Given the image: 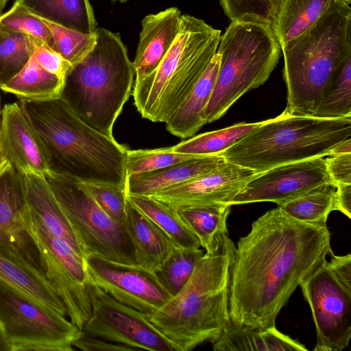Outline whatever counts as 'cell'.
Segmentation results:
<instances>
[{
	"label": "cell",
	"mask_w": 351,
	"mask_h": 351,
	"mask_svg": "<svg viewBox=\"0 0 351 351\" xmlns=\"http://www.w3.org/2000/svg\"><path fill=\"white\" fill-rule=\"evenodd\" d=\"M86 287L91 313L82 329L83 332L128 346L135 350L176 351L151 323L149 314L118 302L89 278Z\"/></svg>",
	"instance_id": "13"
},
{
	"label": "cell",
	"mask_w": 351,
	"mask_h": 351,
	"mask_svg": "<svg viewBox=\"0 0 351 351\" xmlns=\"http://www.w3.org/2000/svg\"><path fill=\"white\" fill-rule=\"evenodd\" d=\"M82 330L66 316L0 286V337L4 351H73Z\"/></svg>",
	"instance_id": "11"
},
{
	"label": "cell",
	"mask_w": 351,
	"mask_h": 351,
	"mask_svg": "<svg viewBox=\"0 0 351 351\" xmlns=\"http://www.w3.org/2000/svg\"><path fill=\"white\" fill-rule=\"evenodd\" d=\"M220 58L217 52L188 97L165 122L171 134L184 139L206 124L205 110L215 87Z\"/></svg>",
	"instance_id": "24"
},
{
	"label": "cell",
	"mask_w": 351,
	"mask_h": 351,
	"mask_svg": "<svg viewBox=\"0 0 351 351\" xmlns=\"http://www.w3.org/2000/svg\"><path fill=\"white\" fill-rule=\"evenodd\" d=\"M0 107H1V106H0ZM1 108H0V116H1Z\"/></svg>",
	"instance_id": "51"
},
{
	"label": "cell",
	"mask_w": 351,
	"mask_h": 351,
	"mask_svg": "<svg viewBox=\"0 0 351 351\" xmlns=\"http://www.w3.org/2000/svg\"><path fill=\"white\" fill-rule=\"evenodd\" d=\"M351 154V138L346 139L335 145L329 156Z\"/></svg>",
	"instance_id": "45"
},
{
	"label": "cell",
	"mask_w": 351,
	"mask_h": 351,
	"mask_svg": "<svg viewBox=\"0 0 351 351\" xmlns=\"http://www.w3.org/2000/svg\"><path fill=\"white\" fill-rule=\"evenodd\" d=\"M0 29L32 36L55 51L51 30L42 19L21 5H14L0 16Z\"/></svg>",
	"instance_id": "37"
},
{
	"label": "cell",
	"mask_w": 351,
	"mask_h": 351,
	"mask_svg": "<svg viewBox=\"0 0 351 351\" xmlns=\"http://www.w3.org/2000/svg\"><path fill=\"white\" fill-rule=\"evenodd\" d=\"M27 204L47 230L66 243L80 257L86 255L44 175L23 174Z\"/></svg>",
	"instance_id": "20"
},
{
	"label": "cell",
	"mask_w": 351,
	"mask_h": 351,
	"mask_svg": "<svg viewBox=\"0 0 351 351\" xmlns=\"http://www.w3.org/2000/svg\"><path fill=\"white\" fill-rule=\"evenodd\" d=\"M351 138V117L291 116L284 112L263 122L221 152L226 161L263 173L295 162L329 156Z\"/></svg>",
	"instance_id": "6"
},
{
	"label": "cell",
	"mask_w": 351,
	"mask_h": 351,
	"mask_svg": "<svg viewBox=\"0 0 351 351\" xmlns=\"http://www.w3.org/2000/svg\"><path fill=\"white\" fill-rule=\"evenodd\" d=\"M64 79L45 70L34 56L22 70L0 86L20 100L43 101L60 97Z\"/></svg>",
	"instance_id": "28"
},
{
	"label": "cell",
	"mask_w": 351,
	"mask_h": 351,
	"mask_svg": "<svg viewBox=\"0 0 351 351\" xmlns=\"http://www.w3.org/2000/svg\"><path fill=\"white\" fill-rule=\"evenodd\" d=\"M203 250L176 247L154 271L158 281L173 296L186 285L204 255Z\"/></svg>",
	"instance_id": "35"
},
{
	"label": "cell",
	"mask_w": 351,
	"mask_h": 351,
	"mask_svg": "<svg viewBox=\"0 0 351 351\" xmlns=\"http://www.w3.org/2000/svg\"><path fill=\"white\" fill-rule=\"evenodd\" d=\"M181 16L178 8L171 7L143 18L132 62L135 83L143 80L159 66L178 34Z\"/></svg>",
	"instance_id": "19"
},
{
	"label": "cell",
	"mask_w": 351,
	"mask_h": 351,
	"mask_svg": "<svg viewBox=\"0 0 351 351\" xmlns=\"http://www.w3.org/2000/svg\"><path fill=\"white\" fill-rule=\"evenodd\" d=\"M42 19L51 32L55 51L72 65L80 61L95 45V32L92 34H84Z\"/></svg>",
	"instance_id": "38"
},
{
	"label": "cell",
	"mask_w": 351,
	"mask_h": 351,
	"mask_svg": "<svg viewBox=\"0 0 351 351\" xmlns=\"http://www.w3.org/2000/svg\"><path fill=\"white\" fill-rule=\"evenodd\" d=\"M0 286L12 290L51 311L66 316L62 301L38 263L16 246L1 239Z\"/></svg>",
	"instance_id": "18"
},
{
	"label": "cell",
	"mask_w": 351,
	"mask_h": 351,
	"mask_svg": "<svg viewBox=\"0 0 351 351\" xmlns=\"http://www.w3.org/2000/svg\"><path fill=\"white\" fill-rule=\"evenodd\" d=\"M129 0H111L112 2L119 1L121 3H125Z\"/></svg>",
	"instance_id": "48"
},
{
	"label": "cell",
	"mask_w": 351,
	"mask_h": 351,
	"mask_svg": "<svg viewBox=\"0 0 351 351\" xmlns=\"http://www.w3.org/2000/svg\"><path fill=\"white\" fill-rule=\"evenodd\" d=\"M217 52L220 63L205 110L206 123L221 118L241 96L268 80L281 47L270 25L233 21L221 35Z\"/></svg>",
	"instance_id": "8"
},
{
	"label": "cell",
	"mask_w": 351,
	"mask_h": 351,
	"mask_svg": "<svg viewBox=\"0 0 351 351\" xmlns=\"http://www.w3.org/2000/svg\"><path fill=\"white\" fill-rule=\"evenodd\" d=\"M127 198L134 206L156 223L178 247L197 249L201 247L197 238L170 206L150 196L128 195Z\"/></svg>",
	"instance_id": "30"
},
{
	"label": "cell",
	"mask_w": 351,
	"mask_h": 351,
	"mask_svg": "<svg viewBox=\"0 0 351 351\" xmlns=\"http://www.w3.org/2000/svg\"><path fill=\"white\" fill-rule=\"evenodd\" d=\"M331 0H280L271 28L280 47L308 29Z\"/></svg>",
	"instance_id": "27"
},
{
	"label": "cell",
	"mask_w": 351,
	"mask_h": 351,
	"mask_svg": "<svg viewBox=\"0 0 351 351\" xmlns=\"http://www.w3.org/2000/svg\"><path fill=\"white\" fill-rule=\"evenodd\" d=\"M14 5L84 34H94L97 29V23L89 0H15Z\"/></svg>",
	"instance_id": "26"
},
{
	"label": "cell",
	"mask_w": 351,
	"mask_h": 351,
	"mask_svg": "<svg viewBox=\"0 0 351 351\" xmlns=\"http://www.w3.org/2000/svg\"><path fill=\"white\" fill-rule=\"evenodd\" d=\"M44 176L86 256L93 254L121 264L137 265L134 245L124 226L101 209L84 182L51 171Z\"/></svg>",
	"instance_id": "9"
},
{
	"label": "cell",
	"mask_w": 351,
	"mask_h": 351,
	"mask_svg": "<svg viewBox=\"0 0 351 351\" xmlns=\"http://www.w3.org/2000/svg\"><path fill=\"white\" fill-rule=\"evenodd\" d=\"M230 208L229 204L215 203L175 210L207 252L211 250L217 235L228 232L226 221Z\"/></svg>",
	"instance_id": "29"
},
{
	"label": "cell",
	"mask_w": 351,
	"mask_h": 351,
	"mask_svg": "<svg viewBox=\"0 0 351 351\" xmlns=\"http://www.w3.org/2000/svg\"><path fill=\"white\" fill-rule=\"evenodd\" d=\"M313 117H351V50L335 72Z\"/></svg>",
	"instance_id": "32"
},
{
	"label": "cell",
	"mask_w": 351,
	"mask_h": 351,
	"mask_svg": "<svg viewBox=\"0 0 351 351\" xmlns=\"http://www.w3.org/2000/svg\"><path fill=\"white\" fill-rule=\"evenodd\" d=\"M235 250L228 232L217 235L186 285L149 315L151 323L176 351L213 343L231 324L229 294Z\"/></svg>",
	"instance_id": "2"
},
{
	"label": "cell",
	"mask_w": 351,
	"mask_h": 351,
	"mask_svg": "<svg viewBox=\"0 0 351 351\" xmlns=\"http://www.w3.org/2000/svg\"><path fill=\"white\" fill-rule=\"evenodd\" d=\"M26 204L23 174L12 166L0 176V239L39 263L37 250L21 221Z\"/></svg>",
	"instance_id": "22"
},
{
	"label": "cell",
	"mask_w": 351,
	"mask_h": 351,
	"mask_svg": "<svg viewBox=\"0 0 351 351\" xmlns=\"http://www.w3.org/2000/svg\"><path fill=\"white\" fill-rule=\"evenodd\" d=\"M328 156L326 167L332 184H351V154Z\"/></svg>",
	"instance_id": "42"
},
{
	"label": "cell",
	"mask_w": 351,
	"mask_h": 351,
	"mask_svg": "<svg viewBox=\"0 0 351 351\" xmlns=\"http://www.w3.org/2000/svg\"><path fill=\"white\" fill-rule=\"evenodd\" d=\"M351 8L331 0L306 32L281 47L287 88L285 114L313 116L346 53L351 50Z\"/></svg>",
	"instance_id": "4"
},
{
	"label": "cell",
	"mask_w": 351,
	"mask_h": 351,
	"mask_svg": "<svg viewBox=\"0 0 351 351\" xmlns=\"http://www.w3.org/2000/svg\"><path fill=\"white\" fill-rule=\"evenodd\" d=\"M134 245L138 265L155 271L177 247L170 237L127 198L123 224Z\"/></svg>",
	"instance_id": "23"
},
{
	"label": "cell",
	"mask_w": 351,
	"mask_h": 351,
	"mask_svg": "<svg viewBox=\"0 0 351 351\" xmlns=\"http://www.w3.org/2000/svg\"><path fill=\"white\" fill-rule=\"evenodd\" d=\"M332 252L326 221H300L278 206L267 211L237 242L229 294L232 324L276 326L295 289Z\"/></svg>",
	"instance_id": "1"
},
{
	"label": "cell",
	"mask_w": 351,
	"mask_h": 351,
	"mask_svg": "<svg viewBox=\"0 0 351 351\" xmlns=\"http://www.w3.org/2000/svg\"><path fill=\"white\" fill-rule=\"evenodd\" d=\"M215 351H306L304 345L280 332L276 326L264 330L229 325L213 343Z\"/></svg>",
	"instance_id": "25"
},
{
	"label": "cell",
	"mask_w": 351,
	"mask_h": 351,
	"mask_svg": "<svg viewBox=\"0 0 351 351\" xmlns=\"http://www.w3.org/2000/svg\"><path fill=\"white\" fill-rule=\"evenodd\" d=\"M85 265L89 279L118 302L142 313L153 314L172 297L154 271L138 265L121 264L97 255H88Z\"/></svg>",
	"instance_id": "14"
},
{
	"label": "cell",
	"mask_w": 351,
	"mask_h": 351,
	"mask_svg": "<svg viewBox=\"0 0 351 351\" xmlns=\"http://www.w3.org/2000/svg\"><path fill=\"white\" fill-rule=\"evenodd\" d=\"M221 30L182 14L180 28L157 69L138 83L132 95L141 116L165 123L189 95L217 53Z\"/></svg>",
	"instance_id": "7"
},
{
	"label": "cell",
	"mask_w": 351,
	"mask_h": 351,
	"mask_svg": "<svg viewBox=\"0 0 351 351\" xmlns=\"http://www.w3.org/2000/svg\"><path fill=\"white\" fill-rule=\"evenodd\" d=\"M260 173L226 161L206 174L150 196L174 209L215 203L229 204Z\"/></svg>",
	"instance_id": "16"
},
{
	"label": "cell",
	"mask_w": 351,
	"mask_h": 351,
	"mask_svg": "<svg viewBox=\"0 0 351 351\" xmlns=\"http://www.w3.org/2000/svg\"><path fill=\"white\" fill-rule=\"evenodd\" d=\"M84 184L101 209L110 217L123 226L127 200L125 188L108 183Z\"/></svg>",
	"instance_id": "40"
},
{
	"label": "cell",
	"mask_w": 351,
	"mask_h": 351,
	"mask_svg": "<svg viewBox=\"0 0 351 351\" xmlns=\"http://www.w3.org/2000/svg\"><path fill=\"white\" fill-rule=\"evenodd\" d=\"M20 102L43 143L49 171L125 188V146L91 128L60 98Z\"/></svg>",
	"instance_id": "3"
},
{
	"label": "cell",
	"mask_w": 351,
	"mask_h": 351,
	"mask_svg": "<svg viewBox=\"0 0 351 351\" xmlns=\"http://www.w3.org/2000/svg\"><path fill=\"white\" fill-rule=\"evenodd\" d=\"M329 257L299 285L315 326L314 351H341L351 338V255Z\"/></svg>",
	"instance_id": "10"
},
{
	"label": "cell",
	"mask_w": 351,
	"mask_h": 351,
	"mask_svg": "<svg viewBox=\"0 0 351 351\" xmlns=\"http://www.w3.org/2000/svg\"><path fill=\"white\" fill-rule=\"evenodd\" d=\"M91 50L73 65L60 95L70 109L98 132L114 138V123L130 97L134 69L119 33L97 27Z\"/></svg>",
	"instance_id": "5"
},
{
	"label": "cell",
	"mask_w": 351,
	"mask_h": 351,
	"mask_svg": "<svg viewBox=\"0 0 351 351\" xmlns=\"http://www.w3.org/2000/svg\"><path fill=\"white\" fill-rule=\"evenodd\" d=\"M327 183L332 184L323 157L288 163L260 173L230 204L272 202L278 205Z\"/></svg>",
	"instance_id": "15"
},
{
	"label": "cell",
	"mask_w": 351,
	"mask_h": 351,
	"mask_svg": "<svg viewBox=\"0 0 351 351\" xmlns=\"http://www.w3.org/2000/svg\"><path fill=\"white\" fill-rule=\"evenodd\" d=\"M335 186L323 184L289 201L278 204L291 217L307 222L327 221L334 210Z\"/></svg>",
	"instance_id": "34"
},
{
	"label": "cell",
	"mask_w": 351,
	"mask_h": 351,
	"mask_svg": "<svg viewBox=\"0 0 351 351\" xmlns=\"http://www.w3.org/2000/svg\"><path fill=\"white\" fill-rule=\"evenodd\" d=\"M0 351H4L3 346L2 345L1 338H0Z\"/></svg>",
	"instance_id": "49"
},
{
	"label": "cell",
	"mask_w": 351,
	"mask_h": 351,
	"mask_svg": "<svg viewBox=\"0 0 351 351\" xmlns=\"http://www.w3.org/2000/svg\"><path fill=\"white\" fill-rule=\"evenodd\" d=\"M73 346L84 351H132L131 347L97 337L82 335L73 342Z\"/></svg>",
	"instance_id": "43"
},
{
	"label": "cell",
	"mask_w": 351,
	"mask_h": 351,
	"mask_svg": "<svg viewBox=\"0 0 351 351\" xmlns=\"http://www.w3.org/2000/svg\"><path fill=\"white\" fill-rule=\"evenodd\" d=\"M260 123L261 122L234 124L223 129L195 136L172 146V148L176 152L185 154L219 155L243 138Z\"/></svg>",
	"instance_id": "33"
},
{
	"label": "cell",
	"mask_w": 351,
	"mask_h": 351,
	"mask_svg": "<svg viewBox=\"0 0 351 351\" xmlns=\"http://www.w3.org/2000/svg\"><path fill=\"white\" fill-rule=\"evenodd\" d=\"M226 162L220 155L196 157L156 171L126 176L128 195L152 196L217 169Z\"/></svg>",
	"instance_id": "21"
},
{
	"label": "cell",
	"mask_w": 351,
	"mask_h": 351,
	"mask_svg": "<svg viewBox=\"0 0 351 351\" xmlns=\"http://www.w3.org/2000/svg\"><path fill=\"white\" fill-rule=\"evenodd\" d=\"M20 218L37 250L43 273L65 306L66 316L82 330L91 313L84 259L66 243L49 232L27 204L21 210Z\"/></svg>",
	"instance_id": "12"
},
{
	"label": "cell",
	"mask_w": 351,
	"mask_h": 351,
	"mask_svg": "<svg viewBox=\"0 0 351 351\" xmlns=\"http://www.w3.org/2000/svg\"><path fill=\"white\" fill-rule=\"evenodd\" d=\"M334 210H339L349 219L351 218V184L335 186Z\"/></svg>",
	"instance_id": "44"
},
{
	"label": "cell",
	"mask_w": 351,
	"mask_h": 351,
	"mask_svg": "<svg viewBox=\"0 0 351 351\" xmlns=\"http://www.w3.org/2000/svg\"><path fill=\"white\" fill-rule=\"evenodd\" d=\"M197 156L176 152L172 146L152 149H128L126 176L156 171L191 160Z\"/></svg>",
	"instance_id": "36"
},
{
	"label": "cell",
	"mask_w": 351,
	"mask_h": 351,
	"mask_svg": "<svg viewBox=\"0 0 351 351\" xmlns=\"http://www.w3.org/2000/svg\"><path fill=\"white\" fill-rule=\"evenodd\" d=\"M0 118L1 147L11 165L22 174L48 172L43 143L21 102L5 105Z\"/></svg>",
	"instance_id": "17"
},
{
	"label": "cell",
	"mask_w": 351,
	"mask_h": 351,
	"mask_svg": "<svg viewBox=\"0 0 351 351\" xmlns=\"http://www.w3.org/2000/svg\"><path fill=\"white\" fill-rule=\"evenodd\" d=\"M230 20L261 23L271 26L280 0H219Z\"/></svg>",
	"instance_id": "39"
},
{
	"label": "cell",
	"mask_w": 351,
	"mask_h": 351,
	"mask_svg": "<svg viewBox=\"0 0 351 351\" xmlns=\"http://www.w3.org/2000/svg\"><path fill=\"white\" fill-rule=\"evenodd\" d=\"M343 1H344V2H345L346 3H347V4H348V5H350V3H351V0H343Z\"/></svg>",
	"instance_id": "50"
},
{
	"label": "cell",
	"mask_w": 351,
	"mask_h": 351,
	"mask_svg": "<svg viewBox=\"0 0 351 351\" xmlns=\"http://www.w3.org/2000/svg\"><path fill=\"white\" fill-rule=\"evenodd\" d=\"M12 167L11 164L5 157L1 147L0 138V176Z\"/></svg>",
	"instance_id": "46"
},
{
	"label": "cell",
	"mask_w": 351,
	"mask_h": 351,
	"mask_svg": "<svg viewBox=\"0 0 351 351\" xmlns=\"http://www.w3.org/2000/svg\"><path fill=\"white\" fill-rule=\"evenodd\" d=\"M42 45L32 36L0 29V86L16 75Z\"/></svg>",
	"instance_id": "31"
},
{
	"label": "cell",
	"mask_w": 351,
	"mask_h": 351,
	"mask_svg": "<svg viewBox=\"0 0 351 351\" xmlns=\"http://www.w3.org/2000/svg\"><path fill=\"white\" fill-rule=\"evenodd\" d=\"M8 1L9 0H0V16L2 15L3 10Z\"/></svg>",
	"instance_id": "47"
},
{
	"label": "cell",
	"mask_w": 351,
	"mask_h": 351,
	"mask_svg": "<svg viewBox=\"0 0 351 351\" xmlns=\"http://www.w3.org/2000/svg\"><path fill=\"white\" fill-rule=\"evenodd\" d=\"M34 56L45 70L64 79L73 66L59 53L43 44L36 50Z\"/></svg>",
	"instance_id": "41"
}]
</instances>
